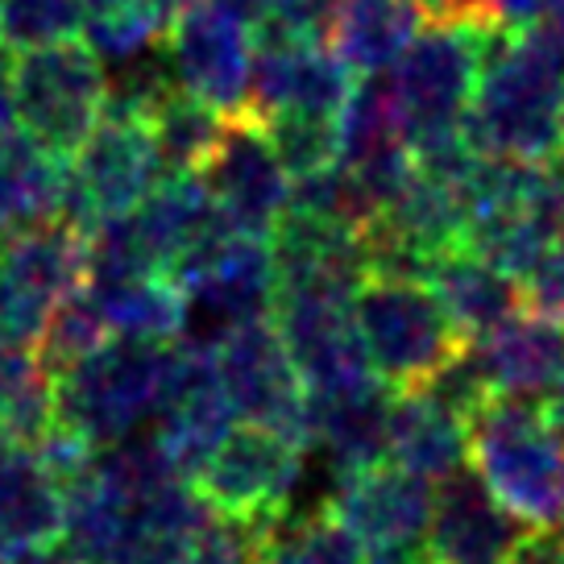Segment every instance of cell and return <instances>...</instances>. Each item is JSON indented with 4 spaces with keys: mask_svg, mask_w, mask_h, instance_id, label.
<instances>
[{
    "mask_svg": "<svg viewBox=\"0 0 564 564\" xmlns=\"http://www.w3.org/2000/svg\"><path fill=\"white\" fill-rule=\"evenodd\" d=\"M564 63L531 34L486 25L481 75L460 138L481 159L547 166L561 154Z\"/></svg>",
    "mask_w": 564,
    "mask_h": 564,
    "instance_id": "1",
    "label": "cell"
},
{
    "mask_svg": "<svg viewBox=\"0 0 564 564\" xmlns=\"http://www.w3.org/2000/svg\"><path fill=\"white\" fill-rule=\"evenodd\" d=\"M352 324L373 378L394 394L427 390L469 349L441 295L411 270L370 265L352 286Z\"/></svg>",
    "mask_w": 564,
    "mask_h": 564,
    "instance_id": "2",
    "label": "cell"
},
{
    "mask_svg": "<svg viewBox=\"0 0 564 564\" xmlns=\"http://www.w3.org/2000/svg\"><path fill=\"white\" fill-rule=\"evenodd\" d=\"M469 469L531 531L564 528V436L544 399L490 394L465 415Z\"/></svg>",
    "mask_w": 564,
    "mask_h": 564,
    "instance_id": "3",
    "label": "cell"
},
{
    "mask_svg": "<svg viewBox=\"0 0 564 564\" xmlns=\"http://www.w3.org/2000/svg\"><path fill=\"white\" fill-rule=\"evenodd\" d=\"M175 340L108 336L91 357L51 378L54 423L88 441L96 453L129 441L138 423L159 415V403L175 370Z\"/></svg>",
    "mask_w": 564,
    "mask_h": 564,
    "instance_id": "4",
    "label": "cell"
},
{
    "mask_svg": "<svg viewBox=\"0 0 564 564\" xmlns=\"http://www.w3.org/2000/svg\"><path fill=\"white\" fill-rule=\"evenodd\" d=\"M486 25H427L406 42L390 67V88L403 112L411 154H436L460 141L465 112L474 105L481 75Z\"/></svg>",
    "mask_w": 564,
    "mask_h": 564,
    "instance_id": "5",
    "label": "cell"
},
{
    "mask_svg": "<svg viewBox=\"0 0 564 564\" xmlns=\"http://www.w3.org/2000/svg\"><path fill=\"white\" fill-rule=\"evenodd\" d=\"M108 105V70L84 42H54L37 51H21L13 63V117L25 138H34L54 159L88 141Z\"/></svg>",
    "mask_w": 564,
    "mask_h": 564,
    "instance_id": "6",
    "label": "cell"
},
{
    "mask_svg": "<svg viewBox=\"0 0 564 564\" xmlns=\"http://www.w3.org/2000/svg\"><path fill=\"white\" fill-rule=\"evenodd\" d=\"M274 328L307 394H345L378 382L352 324V286L336 279L274 282Z\"/></svg>",
    "mask_w": 564,
    "mask_h": 564,
    "instance_id": "7",
    "label": "cell"
},
{
    "mask_svg": "<svg viewBox=\"0 0 564 564\" xmlns=\"http://www.w3.org/2000/svg\"><path fill=\"white\" fill-rule=\"evenodd\" d=\"M159 178L162 162L145 117L133 108L105 105V117L67 162V192L58 220L91 232L96 225L138 208Z\"/></svg>",
    "mask_w": 564,
    "mask_h": 564,
    "instance_id": "8",
    "label": "cell"
},
{
    "mask_svg": "<svg viewBox=\"0 0 564 564\" xmlns=\"http://www.w3.org/2000/svg\"><path fill=\"white\" fill-rule=\"evenodd\" d=\"M88 279V232L63 220L0 241V349H34L46 319Z\"/></svg>",
    "mask_w": 564,
    "mask_h": 564,
    "instance_id": "9",
    "label": "cell"
},
{
    "mask_svg": "<svg viewBox=\"0 0 564 564\" xmlns=\"http://www.w3.org/2000/svg\"><path fill=\"white\" fill-rule=\"evenodd\" d=\"M432 481L406 474L394 460L340 474L328 511L345 523L366 564H423V540L432 523Z\"/></svg>",
    "mask_w": 564,
    "mask_h": 564,
    "instance_id": "10",
    "label": "cell"
},
{
    "mask_svg": "<svg viewBox=\"0 0 564 564\" xmlns=\"http://www.w3.org/2000/svg\"><path fill=\"white\" fill-rule=\"evenodd\" d=\"M220 387L229 394L237 415H246L253 427H265L295 448H312L307 441V387L282 345L274 319H253L232 328L225 340L212 345Z\"/></svg>",
    "mask_w": 564,
    "mask_h": 564,
    "instance_id": "11",
    "label": "cell"
},
{
    "mask_svg": "<svg viewBox=\"0 0 564 564\" xmlns=\"http://www.w3.org/2000/svg\"><path fill=\"white\" fill-rule=\"evenodd\" d=\"M303 469V448L265 427H229L212 457L192 477L195 494L216 514L237 523H274L286 514Z\"/></svg>",
    "mask_w": 564,
    "mask_h": 564,
    "instance_id": "12",
    "label": "cell"
},
{
    "mask_svg": "<svg viewBox=\"0 0 564 564\" xmlns=\"http://www.w3.org/2000/svg\"><path fill=\"white\" fill-rule=\"evenodd\" d=\"M162 51H166L175 84L187 96L204 100L220 117L241 112L249 84V58H253L249 25L225 18L220 9H212L208 0H195L166 21Z\"/></svg>",
    "mask_w": 564,
    "mask_h": 564,
    "instance_id": "13",
    "label": "cell"
},
{
    "mask_svg": "<svg viewBox=\"0 0 564 564\" xmlns=\"http://www.w3.org/2000/svg\"><path fill=\"white\" fill-rule=\"evenodd\" d=\"M199 175L208 183V195L220 220L241 237L253 241H270V232L279 225L291 199V183L282 171L279 154L262 124L246 121V117H229L225 133L216 141L208 162L199 166Z\"/></svg>",
    "mask_w": 564,
    "mask_h": 564,
    "instance_id": "14",
    "label": "cell"
},
{
    "mask_svg": "<svg viewBox=\"0 0 564 564\" xmlns=\"http://www.w3.org/2000/svg\"><path fill=\"white\" fill-rule=\"evenodd\" d=\"M528 535V523L514 519L465 465L453 477L436 481L423 564H507Z\"/></svg>",
    "mask_w": 564,
    "mask_h": 564,
    "instance_id": "15",
    "label": "cell"
},
{
    "mask_svg": "<svg viewBox=\"0 0 564 564\" xmlns=\"http://www.w3.org/2000/svg\"><path fill=\"white\" fill-rule=\"evenodd\" d=\"M232 403L220 373H216V357L208 345H178L175 370L166 382V394L159 403V432L154 441L171 457L178 474L192 481L199 465L212 457V448L229 436L232 427Z\"/></svg>",
    "mask_w": 564,
    "mask_h": 564,
    "instance_id": "16",
    "label": "cell"
},
{
    "mask_svg": "<svg viewBox=\"0 0 564 564\" xmlns=\"http://www.w3.org/2000/svg\"><path fill=\"white\" fill-rule=\"evenodd\" d=\"M469 361L490 394L547 399L564 378V324L514 312L469 340Z\"/></svg>",
    "mask_w": 564,
    "mask_h": 564,
    "instance_id": "17",
    "label": "cell"
},
{
    "mask_svg": "<svg viewBox=\"0 0 564 564\" xmlns=\"http://www.w3.org/2000/svg\"><path fill=\"white\" fill-rule=\"evenodd\" d=\"M394 390L370 382L345 394H307V441L324 448L340 474L387 460Z\"/></svg>",
    "mask_w": 564,
    "mask_h": 564,
    "instance_id": "18",
    "label": "cell"
},
{
    "mask_svg": "<svg viewBox=\"0 0 564 564\" xmlns=\"http://www.w3.org/2000/svg\"><path fill=\"white\" fill-rule=\"evenodd\" d=\"M387 460L403 465L423 481H444L469 460L465 415L444 403L436 390H411L390 399Z\"/></svg>",
    "mask_w": 564,
    "mask_h": 564,
    "instance_id": "19",
    "label": "cell"
},
{
    "mask_svg": "<svg viewBox=\"0 0 564 564\" xmlns=\"http://www.w3.org/2000/svg\"><path fill=\"white\" fill-rule=\"evenodd\" d=\"M0 535L18 552H51L63 540V486L37 453L0 441Z\"/></svg>",
    "mask_w": 564,
    "mask_h": 564,
    "instance_id": "20",
    "label": "cell"
},
{
    "mask_svg": "<svg viewBox=\"0 0 564 564\" xmlns=\"http://www.w3.org/2000/svg\"><path fill=\"white\" fill-rule=\"evenodd\" d=\"M420 274L441 295V303L448 307L453 324L465 333V340H477V336L490 333L494 324L523 312L519 282L498 274L494 265L477 262L474 253H465V249H448V253L427 258L420 265Z\"/></svg>",
    "mask_w": 564,
    "mask_h": 564,
    "instance_id": "21",
    "label": "cell"
},
{
    "mask_svg": "<svg viewBox=\"0 0 564 564\" xmlns=\"http://www.w3.org/2000/svg\"><path fill=\"white\" fill-rule=\"evenodd\" d=\"M423 30L411 0H340L324 30V46L357 75L390 70L406 42Z\"/></svg>",
    "mask_w": 564,
    "mask_h": 564,
    "instance_id": "22",
    "label": "cell"
},
{
    "mask_svg": "<svg viewBox=\"0 0 564 564\" xmlns=\"http://www.w3.org/2000/svg\"><path fill=\"white\" fill-rule=\"evenodd\" d=\"M67 162L42 150L21 129L0 138V241L63 216Z\"/></svg>",
    "mask_w": 564,
    "mask_h": 564,
    "instance_id": "23",
    "label": "cell"
},
{
    "mask_svg": "<svg viewBox=\"0 0 564 564\" xmlns=\"http://www.w3.org/2000/svg\"><path fill=\"white\" fill-rule=\"evenodd\" d=\"M91 300L112 336L175 340L183 333V291L171 274H133V279L88 282Z\"/></svg>",
    "mask_w": 564,
    "mask_h": 564,
    "instance_id": "24",
    "label": "cell"
},
{
    "mask_svg": "<svg viewBox=\"0 0 564 564\" xmlns=\"http://www.w3.org/2000/svg\"><path fill=\"white\" fill-rule=\"evenodd\" d=\"M141 117L150 124L162 175H183V171L199 175V166L208 162V154L216 150L220 133H225V124H229V117H220L204 100L187 96L178 84L162 88L150 105L141 108Z\"/></svg>",
    "mask_w": 564,
    "mask_h": 564,
    "instance_id": "25",
    "label": "cell"
},
{
    "mask_svg": "<svg viewBox=\"0 0 564 564\" xmlns=\"http://www.w3.org/2000/svg\"><path fill=\"white\" fill-rule=\"evenodd\" d=\"M79 34H84V46L105 67H121L141 54L159 51L166 18L150 0H88Z\"/></svg>",
    "mask_w": 564,
    "mask_h": 564,
    "instance_id": "26",
    "label": "cell"
},
{
    "mask_svg": "<svg viewBox=\"0 0 564 564\" xmlns=\"http://www.w3.org/2000/svg\"><path fill=\"white\" fill-rule=\"evenodd\" d=\"M262 564H366V552L328 507H319L316 514H303L300 523H286L282 514L265 531Z\"/></svg>",
    "mask_w": 564,
    "mask_h": 564,
    "instance_id": "27",
    "label": "cell"
},
{
    "mask_svg": "<svg viewBox=\"0 0 564 564\" xmlns=\"http://www.w3.org/2000/svg\"><path fill=\"white\" fill-rule=\"evenodd\" d=\"M108 336L112 333H108L100 307H96L88 286L79 282L67 300L51 312V319H46V328H42V336H37L34 345V357L51 378H58L63 370L79 366L84 357H91Z\"/></svg>",
    "mask_w": 564,
    "mask_h": 564,
    "instance_id": "28",
    "label": "cell"
},
{
    "mask_svg": "<svg viewBox=\"0 0 564 564\" xmlns=\"http://www.w3.org/2000/svg\"><path fill=\"white\" fill-rule=\"evenodd\" d=\"M274 154H279L286 178H307L336 166L340 159V133L328 117H300V112H279L262 124Z\"/></svg>",
    "mask_w": 564,
    "mask_h": 564,
    "instance_id": "29",
    "label": "cell"
},
{
    "mask_svg": "<svg viewBox=\"0 0 564 564\" xmlns=\"http://www.w3.org/2000/svg\"><path fill=\"white\" fill-rule=\"evenodd\" d=\"M88 0H0V37L9 51H37L79 34Z\"/></svg>",
    "mask_w": 564,
    "mask_h": 564,
    "instance_id": "30",
    "label": "cell"
},
{
    "mask_svg": "<svg viewBox=\"0 0 564 564\" xmlns=\"http://www.w3.org/2000/svg\"><path fill=\"white\" fill-rule=\"evenodd\" d=\"M274 523H237V519L216 514L183 564H262L265 531Z\"/></svg>",
    "mask_w": 564,
    "mask_h": 564,
    "instance_id": "31",
    "label": "cell"
},
{
    "mask_svg": "<svg viewBox=\"0 0 564 564\" xmlns=\"http://www.w3.org/2000/svg\"><path fill=\"white\" fill-rule=\"evenodd\" d=\"M519 295H523V312L564 324V232L519 279Z\"/></svg>",
    "mask_w": 564,
    "mask_h": 564,
    "instance_id": "32",
    "label": "cell"
},
{
    "mask_svg": "<svg viewBox=\"0 0 564 564\" xmlns=\"http://www.w3.org/2000/svg\"><path fill=\"white\" fill-rule=\"evenodd\" d=\"M336 4H340V0H274V9H270L265 21H274V25H282L286 34H295V37L324 42V30H328V21H333Z\"/></svg>",
    "mask_w": 564,
    "mask_h": 564,
    "instance_id": "33",
    "label": "cell"
},
{
    "mask_svg": "<svg viewBox=\"0 0 564 564\" xmlns=\"http://www.w3.org/2000/svg\"><path fill=\"white\" fill-rule=\"evenodd\" d=\"M564 9V0H494L490 4V25L494 30H511L523 34L535 21H544L547 13Z\"/></svg>",
    "mask_w": 564,
    "mask_h": 564,
    "instance_id": "34",
    "label": "cell"
},
{
    "mask_svg": "<svg viewBox=\"0 0 564 564\" xmlns=\"http://www.w3.org/2000/svg\"><path fill=\"white\" fill-rule=\"evenodd\" d=\"M423 21L436 25H490L494 0H411Z\"/></svg>",
    "mask_w": 564,
    "mask_h": 564,
    "instance_id": "35",
    "label": "cell"
},
{
    "mask_svg": "<svg viewBox=\"0 0 564 564\" xmlns=\"http://www.w3.org/2000/svg\"><path fill=\"white\" fill-rule=\"evenodd\" d=\"M507 564H564V535L561 528L552 531H531L523 547L514 552Z\"/></svg>",
    "mask_w": 564,
    "mask_h": 564,
    "instance_id": "36",
    "label": "cell"
},
{
    "mask_svg": "<svg viewBox=\"0 0 564 564\" xmlns=\"http://www.w3.org/2000/svg\"><path fill=\"white\" fill-rule=\"evenodd\" d=\"M212 9H220L225 18L241 21L249 30H258L265 18H270V9H274V0H208Z\"/></svg>",
    "mask_w": 564,
    "mask_h": 564,
    "instance_id": "37",
    "label": "cell"
},
{
    "mask_svg": "<svg viewBox=\"0 0 564 564\" xmlns=\"http://www.w3.org/2000/svg\"><path fill=\"white\" fill-rule=\"evenodd\" d=\"M18 129V117H13V54L9 46H0V138Z\"/></svg>",
    "mask_w": 564,
    "mask_h": 564,
    "instance_id": "38",
    "label": "cell"
},
{
    "mask_svg": "<svg viewBox=\"0 0 564 564\" xmlns=\"http://www.w3.org/2000/svg\"><path fill=\"white\" fill-rule=\"evenodd\" d=\"M150 4H154V9H159L162 18L171 21L178 13V9H187V4H195V0H150Z\"/></svg>",
    "mask_w": 564,
    "mask_h": 564,
    "instance_id": "39",
    "label": "cell"
},
{
    "mask_svg": "<svg viewBox=\"0 0 564 564\" xmlns=\"http://www.w3.org/2000/svg\"><path fill=\"white\" fill-rule=\"evenodd\" d=\"M4 561H13V547L4 544V535H0V564H4Z\"/></svg>",
    "mask_w": 564,
    "mask_h": 564,
    "instance_id": "40",
    "label": "cell"
},
{
    "mask_svg": "<svg viewBox=\"0 0 564 564\" xmlns=\"http://www.w3.org/2000/svg\"><path fill=\"white\" fill-rule=\"evenodd\" d=\"M51 564H79V561H70L67 552H54V556H51Z\"/></svg>",
    "mask_w": 564,
    "mask_h": 564,
    "instance_id": "41",
    "label": "cell"
},
{
    "mask_svg": "<svg viewBox=\"0 0 564 564\" xmlns=\"http://www.w3.org/2000/svg\"><path fill=\"white\" fill-rule=\"evenodd\" d=\"M556 159H561V166H564V105H561V154H556Z\"/></svg>",
    "mask_w": 564,
    "mask_h": 564,
    "instance_id": "42",
    "label": "cell"
},
{
    "mask_svg": "<svg viewBox=\"0 0 564 564\" xmlns=\"http://www.w3.org/2000/svg\"><path fill=\"white\" fill-rule=\"evenodd\" d=\"M561 535H564V528H561Z\"/></svg>",
    "mask_w": 564,
    "mask_h": 564,
    "instance_id": "43",
    "label": "cell"
}]
</instances>
